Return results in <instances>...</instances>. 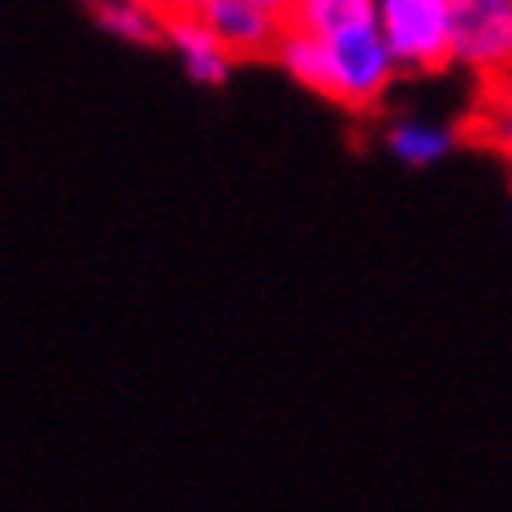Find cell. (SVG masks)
Wrapping results in <instances>:
<instances>
[{"mask_svg":"<svg viewBox=\"0 0 512 512\" xmlns=\"http://www.w3.org/2000/svg\"><path fill=\"white\" fill-rule=\"evenodd\" d=\"M274 66H283L300 87H309L313 96L330 100L352 118L378 113L395 83L404 79L378 18L335 31L287 27L274 48Z\"/></svg>","mask_w":512,"mask_h":512,"instance_id":"obj_1","label":"cell"},{"mask_svg":"<svg viewBox=\"0 0 512 512\" xmlns=\"http://www.w3.org/2000/svg\"><path fill=\"white\" fill-rule=\"evenodd\" d=\"M460 0H378V22L404 79H434L456 66Z\"/></svg>","mask_w":512,"mask_h":512,"instance_id":"obj_2","label":"cell"},{"mask_svg":"<svg viewBox=\"0 0 512 512\" xmlns=\"http://www.w3.org/2000/svg\"><path fill=\"white\" fill-rule=\"evenodd\" d=\"M196 18L235 61H274V48L287 31V18L261 0H204Z\"/></svg>","mask_w":512,"mask_h":512,"instance_id":"obj_3","label":"cell"},{"mask_svg":"<svg viewBox=\"0 0 512 512\" xmlns=\"http://www.w3.org/2000/svg\"><path fill=\"white\" fill-rule=\"evenodd\" d=\"M456 70L473 74L478 87L512 79V9H473L456 14Z\"/></svg>","mask_w":512,"mask_h":512,"instance_id":"obj_4","label":"cell"},{"mask_svg":"<svg viewBox=\"0 0 512 512\" xmlns=\"http://www.w3.org/2000/svg\"><path fill=\"white\" fill-rule=\"evenodd\" d=\"M456 144H465V126L460 122H439L421 118V113H404L382 126V148L391 161L408 165V170H430L443 157H452Z\"/></svg>","mask_w":512,"mask_h":512,"instance_id":"obj_5","label":"cell"},{"mask_svg":"<svg viewBox=\"0 0 512 512\" xmlns=\"http://www.w3.org/2000/svg\"><path fill=\"white\" fill-rule=\"evenodd\" d=\"M165 48H170L178 70H183L196 87H222L230 79V70L239 66V61L217 44V35L204 27L200 18H187V22L165 27Z\"/></svg>","mask_w":512,"mask_h":512,"instance_id":"obj_6","label":"cell"},{"mask_svg":"<svg viewBox=\"0 0 512 512\" xmlns=\"http://www.w3.org/2000/svg\"><path fill=\"white\" fill-rule=\"evenodd\" d=\"M460 126H465V144H478L491 157L512 165V79L478 87L469 118Z\"/></svg>","mask_w":512,"mask_h":512,"instance_id":"obj_7","label":"cell"},{"mask_svg":"<svg viewBox=\"0 0 512 512\" xmlns=\"http://www.w3.org/2000/svg\"><path fill=\"white\" fill-rule=\"evenodd\" d=\"M144 5L157 14L165 27H174V22H187V18H196L200 14V5L204 0H144Z\"/></svg>","mask_w":512,"mask_h":512,"instance_id":"obj_8","label":"cell"},{"mask_svg":"<svg viewBox=\"0 0 512 512\" xmlns=\"http://www.w3.org/2000/svg\"><path fill=\"white\" fill-rule=\"evenodd\" d=\"M83 5H87V14L100 22V18L118 14V9H126V5H139V0H83Z\"/></svg>","mask_w":512,"mask_h":512,"instance_id":"obj_9","label":"cell"},{"mask_svg":"<svg viewBox=\"0 0 512 512\" xmlns=\"http://www.w3.org/2000/svg\"><path fill=\"white\" fill-rule=\"evenodd\" d=\"M460 5H473V9H512V0H460Z\"/></svg>","mask_w":512,"mask_h":512,"instance_id":"obj_10","label":"cell"},{"mask_svg":"<svg viewBox=\"0 0 512 512\" xmlns=\"http://www.w3.org/2000/svg\"><path fill=\"white\" fill-rule=\"evenodd\" d=\"M261 5H270V9H278V14H283V18H287V14H291V9H296V5H300V0H261Z\"/></svg>","mask_w":512,"mask_h":512,"instance_id":"obj_11","label":"cell"}]
</instances>
